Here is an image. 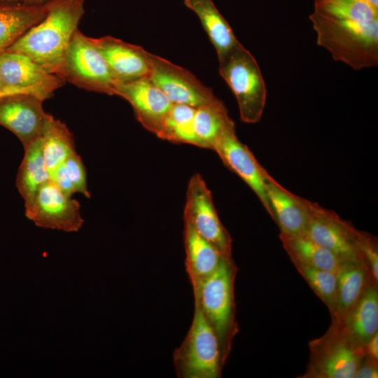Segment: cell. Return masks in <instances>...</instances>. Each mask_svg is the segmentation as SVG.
<instances>
[{"mask_svg":"<svg viewBox=\"0 0 378 378\" xmlns=\"http://www.w3.org/2000/svg\"><path fill=\"white\" fill-rule=\"evenodd\" d=\"M196 108L173 104L158 136L176 144H195L193 118Z\"/></svg>","mask_w":378,"mask_h":378,"instance_id":"4316f807","label":"cell"},{"mask_svg":"<svg viewBox=\"0 0 378 378\" xmlns=\"http://www.w3.org/2000/svg\"><path fill=\"white\" fill-rule=\"evenodd\" d=\"M359 250L367 263L373 281L378 283V247L376 238L360 232L358 237Z\"/></svg>","mask_w":378,"mask_h":378,"instance_id":"f546056e","label":"cell"},{"mask_svg":"<svg viewBox=\"0 0 378 378\" xmlns=\"http://www.w3.org/2000/svg\"><path fill=\"white\" fill-rule=\"evenodd\" d=\"M291 261L313 291L327 306L332 317L337 306V272L312 267L297 260Z\"/></svg>","mask_w":378,"mask_h":378,"instance_id":"83f0119b","label":"cell"},{"mask_svg":"<svg viewBox=\"0 0 378 378\" xmlns=\"http://www.w3.org/2000/svg\"><path fill=\"white\" fill-rule=\"evenodd\" d=\"M63 164L74 184L76 192L81 193L89 198L90 193L88 188L86 169L79 155L76 152L71 154Z\"/></svg>","mask_w":378,"mask_h":378,"instance_id":"f1b7e54d","label":"cell"},{"mask_svg":"<svg viewBox=\"0 0 378 378\" xmlns=\"http://www.w3.org/2000/svg\"><path fill=\"white\" fill-rule=\"evenodd\" d=\"M183 3L198 16L216 50L218 61L241 44L212 0H184Z\"/></svg>","mask_w":378,"mask_h":378,"instance_id":"7402d4cb","label":"cell"},{"mask_svg":"<svg viewBox=\"0 0 378 378\" xmlns=\"http://www.w3.org/2000/svg\"><path fill=\"white\" fill-rule=\"evenodd\" d=\"M132 106L138 121L158 136L173 103L148 78L118 85L116 94Z\"/></svg>","mask_w":378,"mask_h":378,"instance_id":"5bb4252c","label":"cell"},{"mask_svg":"<svg viewBox=\"0 0 378 378\" xmlns=\"http://www.w3.org/2000/svg\"><path fill=\"white\" fill-rule=\"evenodd\" d=\"M61 76L80 88L109 95L116 94L119 84L92 38L78 29L68 46Z\"/></svg>","mask_w":378,"mask_h":378,"instance_id":"8992f818","label":"cell"},{"mask_svg":"<svg viewBox=\"0 0 378 378\" xmlns=\"http://www.w3.org/2000/svg\"><path fill=\"white\" fill-rule=\"evenodd\" d=\"M373 281L364 260H343L337 272V306L333 325H340Z\"/></svg>","mask_w":378,"mask_h":378,"instance_id":"d6986e66","label":"cell"},{"mask_svg":"<svg viewBox=\"0 0 378 378\" xmlns=\"http://www.w3.org/2000/svg\"><path fill=\"white\" fill-rule=\"evenodd\" d=\"M0 73L7 87L44 101L62 86L65 80L52 74L29 57L5 51L0 54Z\"/></svg>","mask_w":378,"mask_h":378,"instance_id":"8fae6325","label":"cell"},{"mask_svg":"<svg viewBox=\"0 0 378 378\" xmlns=\"http://www.w3.org/2000/svg\"><path fill=\"white\" fill-rule=\"evenodd\" d=\"M85 1L51 0L46 17L6 51L24 54L61 76L68 46L85 13Z\"/></svg>","mask_w":378,"mask_h":378,"instance_id":"7a4b0ae2","label":"cell"},{"mask_svg":"<svg viewBox=\"0 0 378 378\" xmlns=\"http://www.w3.org/2000/svg\"><path fill=\"white\" fill-rule=\"evenodd\" d=\"M337 326H340L351 340L364 346L378 332V290L374 281H370L343 322Z\"/></svg>","mask_w":378,"mask_h":378,"instance_id":"44dd1931","label":"cell"},{"mask_svg":"<svg viewBox=\"0 0 378 378\" xmlns=\"http://www.w3.org/2000/svg\"><path fill=\"white\" fill-rule=\"evenodd\" d=\"M50 0H0V4L7 3L42 4Z\"/></svg>","mask_w":378,"mask_h":378,"instance_id":"836d02e7","label":"cell"},{"mask_svg":"<svg viewBox=\"0 0 378 378\" xmlns=\"http://www.w3.org/2000/svg\"><path fill=\"white\" fill-rule=\"evenodd\" d=\"M365 1L374 6H378V0H365Z\"/></svg>","mask_w":378,"mask_h":378,"instance_id":"d590c367","label":"cell"},{"mask_svg":"<svg viewBox=\"0 0 378 378\" xmlns=\"http://www.w3.org/2000/svg\"><path fill=\"white\" fill-rule=\"evenodd\" d=\"M365 355L378 360V332L365 345Z\"/></svg>","mask_w":378,"mask_h":378,"instance_id":"d6a6232c","label":"cell"},{"mask_svg":"<svg viewBox=\"0 0 378 378\" xmlns=\"http://www.w3.org/2000/svg\"><path fill=\"white\" fill-rule=\"evenodd\" d=\"M50 1L42 4H0V54L46 17Z\"/></svg>","mask_w":378,"mask_h":378,"instance_id":"ffe728a7","label":"cell"},{"mask_svg":"<svg viewBox=\"0 0 378 378\" xmlns=\"http://www.w3.org/2000/svg\"><path fill=\"white\" fill-rule=\"evenodd\" d=\"M183 222L225 255L232 256L230 234L220 220L211 192L198 173L190 177L188 184Z\"/></svg>","mask_w":378,"mask_h":378,"instance_id":"9c48e42d","label":"cell"},{"mask_svg":"<svg viewBox=\"0 0 378 378\" xmlns=\"http://www.w3.org/2000/svg\"><path fill=\"white\" fill-rule=\"evenodd\" d=\"M50 181L66 196L72 197L73 194L76 192L74 184L64 164L50 172Z\"/></svg>","mask_w":378,"mask_h":378,"instance_id":"4dcf8cb0","label":"cell"},{"mask_svg":"<svg viewBox=\"0 0 378 378\" xmlns=\"http://www.w3.org/2000/svg\"><path fill=\"white\" fill-rule=\"evenodd\" d=\"M377 360L365 356L355 374L354 378H377Z\"/></svg>","mask_w":378,"mask_h":378,"instance_id":"1f68e13d","label":"cell"},{"mask_svg":"<svg viewBox=\"0 0 378 378\" xmlns=\"http://www.w3.org/2000/svg\"><path fill=\"white\" fill-rule=\"evenodd\" d=\"M148 57L150 63L148 78L173 104L195 108L224 105L211 88L205 86L189 71L150 52Z\"/></svg>","mask_w":378,"mask_h":378,"instance_id":"ba28073f","label":"cell"},{"mask_svg":"<svg viewBox=\"0 0 378 378\" xmlns=\"http://www.w3.org/2000/svg\"><path fill=\"white\" fill-rule=\"evenodd\" d=\"M0 92H17L20 94H25L21 91L7 87L2 78L1 73H0Z\"/></svg>","mask_w":378,"mask_h":378,"instance_id":"e575fe53","label":"cell"},{"mask_svg":"<svg viewBox=\"0 0 378 378\" xmlns=\"http://www.w3.org/2000/svg\"><path fill=\"white\" fill-rule=\"evenodd\" d=\"M212 150L229 169L251 188L271 216L266 190L269 173L258 162L248 146L237 138L234 124L224 131Z\"/></svg>","mask_w":378,"mask_h":378,"instance_id":"4fadbf2b","label":"cell"},{"mask_svg":"<svg viewBox=\"0 0 378 378\" xmlns=\"http://www.w3.org/2000/svg\"><path fill=\"white\" fill-rule=\"evenodd\" d=\"M312 343L310 362L302 377L354 378L365 356V346L351 340L340 326L332 325L323 337Z\"/></svg>","mask_w":378,"mask_h":378,"instance_id":"52a82bcc","label":"cell"},{"mask_svg":"<svg viewBox=\"0 0 378 378\" xmlns=\"http://www.w3.org/2000/svg\"><path fill=\"white\" fill-rule=\"evenodd\" d=\"M92 40L118 83L149 77L148 52L142 47L111 36Z\"/></svg>","mask_w":378,"mask_h":378,"instance_id":"2e32d148","label":"cell"},{"mask_svg":"<svg viewBox=\"0 0 378 378\" xmlns=\"http://www.w3.org/2000/svg\"><path fill=\"white\" fill-rule=\"evenodd\" d=\"M43 100L29 94H15L0 99V125L12 132L27 146L40 137L48 113Z\"/></svg>","mask_w":378,"mask_h":378,"instance_id":"9a60e30c","label":"cell"},{"mask_svg":"<svg viewBox=\"0 0 378 378\" xmlns=\"http://www.w3.org/2000/svg\"><path fill=\"white\" fill-rule=\"evenodd\" d=\"M316 42L354 70L378 64V6L365 0H314Z\"/></svg>","mask_w":378,"mask_h":378,"instance_id":"6da1fadb","label":"cell"},{"mask_svg":"<svg viewBox=\"0 0 378 378\" xmlns=\"http://www.w3.org/2000/svg\"><path fill=\"white\" fill-rule=\"evenodd\" d=\"M178 378H219L224 366L218 339L199 307L190 328L179 347L173 353Z\"/></svg>","mask_w":378,"mask_h":378,"instance_id":"5b68a950","label":"cell"},{"mask_svg":"<svg viewBox=\"0 0 378 378\" xmlns=\"http://www.w3.org/2000/svg\"><path fill=\"white\" fill-rule=\"evenodd\" d=\"M266 190L270 216L278 224L280 233L287 235L305 234L309 218L310 201L286 190L270 174Z\"/></svg>","mask_w":378,"mask_h":378,"instance_id":"e0dca14e","label":"cell"},{"mask_svg":"<svg viewBox=\"0 0 378 378\" xmlns=\"http://www.w3.org/2000/svg\"><path fill=\"white\" fill-rule=\"evenodd\" d=\"M279 238L290 260L337 272L342 260L333 253L314 241L306 234L287 235L280 233Z\"/></svg>","mask_w":378,"mask_h":378,"instance_id":"cb8c5ba5","label":"cell"},{"mask_svg":"<svg viewBox=\"0 0 378 378\" xmlns=\"http://www.w3.org/2000/svg\"><path fill=\"white\" fill-rule=\"evenodd\" d=\"M24 149L16 186L27 208L32 204L41 188L50 181V172L45 162L40 137Z\"/></svg>","mask_w":378,"mask_h":378,"instance_id":"603a6c76","label":"cell"},{"mask_svg":"<svg viewBox=\"0 0 378 378\" xmlns=\"http://www.w3.org/2000/svg\"><path fill=\"white\" fill-rule=\"evenodd\" d=\"M218 62L219 73L237 99L241 120L258 122L265 108L267 90L255 59L241 44Z\"/></svg>","mask_w":378,"mask_h":378,"instance_id":"277c9868","label":"cell"},{"mask_svg":"<svg viewBox=\"0 0 378 378\" xmlns=\"http://www.w3.org/2000/svg\"><path fill=\"white\" fill-rule=\"evenodd\" d=\"M360 231L335 212L310 201L305 234L342 261L364 260L358 246Z\"/></svg>","mask_w":378,"mask_h":378,"instance_id":"30bf717a","label":"cell"},{"mask_svg":"<svg viewBox=\"0 0 378 378\" xmlns=\"http://www.w3.org/2000/svg\"><path fill=\"white\" fill-rule=\"evenodd\" d=\"M40 139L49 172L76 152L74 136L66 125L49 113L46 116Z\"/></svg>","mask_w":378,"mask_h":378,"instance_id":"d4e9b609","label":"cell"},{"mask_svg":"<svg viewBox=\"0 0 378 378\" xmlns=\"http://www.w3.org/2000/svg\"><path fill=\"white\" fill-rule=\"evenodd\" d=\"M237 270L232 256L224 257L217 270L193 292L195 304L218 339L223 365L239 330L234 301Z\"/></svg>","mask_w":378,"mask_h":378,"instance_id":"3957f363","label":"cell"},{"mask_svg":"<svg viewBox=\"0 0 378 378\" xmlns=\"http://www.w3.org/2000/svg\"><path fill=\"white\" fill-rule=\"evenodd\" d=\"M183 223L186 270L195 292L227 255L200 237L188 223Z\"/></svg>","mask_w":378,"mask_h":378,"instance_id":"ac0fdd59","label":"cell"},{"mask_svg":"<svg viewBox=\"0 0 378 378\" xmlns=\"http://www.w3.org/2000/svg\"><path fill=\"white\" fill-rule=\"evenodd\" d=\"M80 207L76 200L64 195L49 181L25 208V216L41 227L76 232L83 224Z\"/></svg>","mask_w":378,"mask_h":378,"instance_id":"7c38bea8","label":"cell"},{"mask_svg":"<svg viewBox=\"0 0 378 378\" xmlns=\"http://www.w3.org/2000/svg\"><path fill=\"white\" fill-rule=\"evenodd\" d=\"M234 124L225 104L196 108L193 118L195 146L213 149L224 131Z\"/></svg>","mask_w":378,"mask_h":378,"instance_id":"484cf974","label":"cell"}]
</instances>
